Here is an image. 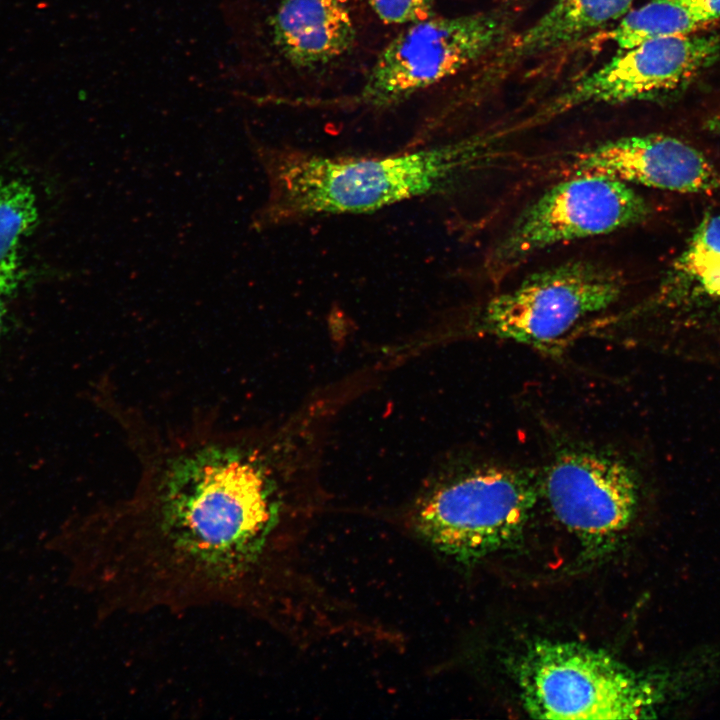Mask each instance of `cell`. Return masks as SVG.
<instances>
[{
	"label": "cell",
	"instance_id": "15",
	"mask_svg": "<svg viewBox=\"0 0 720 720\" xmlns=\"http://www.w3.org/2000/svg\"><path fill=\"white\" fill-rule=\"evenodd\" d=\"M703 27L676 0H650L629 10L610 30L608 38L624 50L651 39L693 34Z\"/></svg>",
	"mask_w": 720,
	"mask_h": 720
},
{
	"label": "cell",
	"instance_id": "13",
	"mask_svg": "<svg viewBox=\"0 0 720 720\" xmlns=\"http://www.w3.org/2000/svg\"><path fill=\"white\" fill-rule=\"evenodd\" d=\"M634 0H556L532 25L515 35L498 53L497 67L571 45L591 32L620 20Z\"/></svg>",
	"mask_w": 720,
	"mask_h": 720
},
{
	"label": "cell",
	"instance_id": "10",
	"mask_svg": "<svg viewBox=\"0 0 720 720\" xmlns=\"http://www.w3.org/2000/svg\"><path fill=\"white\" fill-rule=\"evenodd\" d=\"M572 167L574 173L602 174L670 192L720 188V173L699 150L664 134L606 140L578 153Z\"/></svg>",
	"mask_w": 720,
	"mask_h": 720
},
{
	"label": "cell",
	"instance_id": "11",
	"mask_svg": "<svg viewBox=\"0 0 720 720\" xmlns=\"http://www.w3.org/2000/svg\"><path fill=\"white\" fill-rule=\"evenodd\" d=\"M656 315L687 326L720 320V213L698 223L655 292L618 320Z\"/></svg>",
	"mask_w": 720,
	"mask_h": 720
},
{
	"label": "cell",
	"instance_id": "7",
	"mask_svg": "<svg viewBox=\"0 0 720 720\" xmlns=\"http://www.w3.org/2000/svg\"><path fill=\"white\" fill-rule=\"evenodd\" d=\"M507 29L497 12L431 16L409 24L379 53L355 99L373 109L399 105L496 48Z\"/></svg>",
	"mask_w": 720,
	"mask_h": 720
},
{
	"label": "cell",
	"instance_id": "6",
	"mask_svg": "<svg viewBox=\"0 0 720 720\" xmlns=\"http://www.w3.org/2000/svg\"><path fill=\"white\" fill-rule=\"evenodd\" d=\"M518 680L526 710L539 719L639 718L650 705L648 689L630 670L577 643H535Z\"/></svg>",
	"mask_w": 720,
	"mask_h": 720
},
{
	"label": "cell",
	"instance_id": "9",
	"mask_svg": "<svg viewBox=\"0 0 720 720\" xmlns=\"http://www.w3.org/2000/svg\"><path fill=\"white\" fill-rule=\"evenodd\" d=\"M720 56L717 35L671 36L644 41L584 75L545 110L560 114L592 104H620L678 88Z\"/></svg>",
	"mask_w": 720,
	"mask_h": 720
},
{
	"label": "cell",
	"instance_id": "18",
	"mask_svg": "<svg viewBox=\"0 0 720 720\" xmlns=\"http://www.w3.org/2000/svg\"><path fill=\"white\" fill-rule=\"evenodd\" d=\"M16 289L0 284V340L5 328L8 301Z\"/></svg>",
	"mask_w": 720,
	"mask_h": 720
},
{
	"label": "cell",
	"instance_id": "4",
	"mask_svg": "<svg viewBox=\"0 0 720 720\" xmlns=\"http://www.w3.org/2000/svg\"><path fill=\"white\" fill-rule=\"evenodd\" d=\"M624 289L615 269L591 260L568 261L532 273L488 300L471 329L552 351L582 321L615 304Z\"/></svg>",
	"mask_w": 720,
	"mask_h": 720
},
{
	"label": "cell",
	"instance_id": "2",
	"mask_svg": "<svg viewBox=\"0 0 720 720\" xmlns=\"http://www.w3.org/2000/svg\"><path fill=\"white\" fill-rule=\"evenodd\" d=\"M268 184L251 217L256 232L324 216L378 211L449 190L488 155L470 137L386 156H328L253 141Z\"/></svg>",
	"mask_w": 720,
	"mask_h": 720
},
{
	"label": "cell",
	"instance_id": "12",
	"mask_svg": "<svg viewBox=\"0 0 720 720\" xmlns=\"http://www.w3.org/2000/svg\"><path fill=\"white\" fill-rule=\"evenodd\" d=\"M269 25L280 54L301 69L342 57L352 49L357 35L343 0H280Z\"/></svg>",
	"mask_w": 720,
	"mask_h": 720
},
{
	"label": "cell",
	"instance_id": "16",
	"mask_svg": "<svg viewBox=\"0 0 720 720\" xmlns=\"http://www.w3.org/2000/svg\"><path fill=\"white\" fill-rule=\"evenodd\" d=\"M385 24H412L433 15L437 0H365Z\"/></svg>",
	"mask_w": 720,
	"mask_h": 720
},
{
	"label": "cell",
	"instance_id": "17",
	"mask_svg": "<svg viewBox=\"0 0 720 720\" xmlns=\"http://www.w3.org/2000/svg\"><path fill=\"white\" fill-rule=\"evenodd\" d=\"M702 25L720 18V0H676Z\"/></svg>",
	"mask_w": 720,
	"mask_h": 720
},
{
	"label": "cell",
	"instance_id": "14",
	"mask_svg": "<svg viewBox=\"0 0 720 720\" xmlns=\"http://www.w3.org/2000/svg\"><path fill=\"white\" fill-rule=\"evenodd\" d=\"M39 218L36 194L26 182L0 179V283L18 287L20 250Z\"/></svg>",
	"mask_w": 720,
	"mask_h": 720
},
{
	"label": "cell",
	"instance_id": "8",
	"mask_svg": "<svg viewBox=\"0 0 720 720\" xmlns=\"http://www.w3.org/2000/svg\"><path fill=\"white\" fill-rule=\"evenodd\" d=\"M540 489L558 521L592 548L616 540L639 499L638 476L630 464L581 447L565 448L551 459Z\"/></svg>",
	"mask_w": 720,
	"mask_h": 720
},
{
	"label": "cell",
	"instance_id": "1",
	"mask_svg": "<svg viewBox=\"0 0 720 720\" xmlns=\"http://www.w3.org/2000/svg\"><path fill=\"white\" fill-rule=\"evenodd\" d=\"M269 464L232 432L168 445L130 497L71 524L74 583L103 618L201 608L273 618L293 536Z\"/></svg>",
	"mask_w": 720,
	"mask_h": 720
},
{
	"label": "cell",
	"instance_id": "3",
	"mask_svg": "<svg viewBox=\"0 0 720 720\" xmlns=\"http://www.w3.org/2000/svg\"><path fill=\"white\" fill-rule=\"evenodd\" d=\"M539 487L533 474L524 469L473 468L428 491L417 505L415 525L441 552L458 560L480 558L520 534Z\"/></svg>",
	"mask_w": 720,
	"mask_h": 720
},
{
	"label": "cell",
	"instance_id": "5",
	"mask_svg": "<svg viewBox=\"0 0 720 720\" xmlns=\"http://www.w3.org/2000/svg\"><path fill=\"white\" fill-rule=\"evenodd\" d=\"M650 206L631 184L575 173L542 193L491 249L486 268L504 276L533 255L557 245L607 235L643 222Z\"/></svg>",
	"mask_w": 720,
	"mask_h": 720
}]
</instances>
